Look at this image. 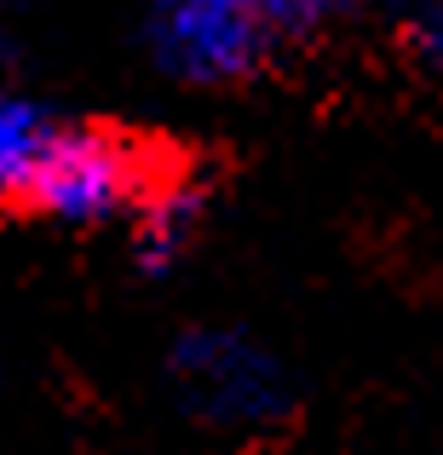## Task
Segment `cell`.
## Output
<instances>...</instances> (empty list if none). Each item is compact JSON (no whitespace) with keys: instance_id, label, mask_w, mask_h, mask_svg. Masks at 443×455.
<instances>
[{"instance_id":"6","label":"cell","mask_w":443,"mask_h":455,"mask_svg":"<svg viewBox=\"0 0 443 455\" xmlns=\"http://www.w3.org/2000/svg\"><path fill=\"white\" fill-rule=\"evenodd\" d=\"M259 18H265V35H317L322 23L340 18L345 0H254Z\"/></svg>"},{"instance_id":"1","label":"cell","mask_w":443,"mask_h":455,"mask_svg":"<svg viewBox=\"0 0 443 455\" xmlns=\"http://www.w3.org/2000/svg\"><path fill=\"white\" fill-rule=\"evenodd\" d=\"M23 196L64 225H104L145 202V162L110 133H46Z\"/></svg>"},{"instance_id":"3","label":"cell","mask_w":443,"mask_h":455,"mask_svg":"<svg viewBox=\"0 0 443 455\" xmlns=\"http://www.w3.org/2000/svg\"><path fill=\"white\" fill-rule=\"evenodd\" d=\"M145 23L162 69L196 87L248 76L265 46V18L254 0H150Z\"/></svg>"},{"instance_id":"4","label":"cell","mask_w":443,"mask_h":455,"mask_svg":"<svg viewBox=\"0 0 443 455\" xmlns=\"http://www.w3.org/2000/svg\"><path fill=\"white\" fill-rule=\"evenodd\" d=\"M41 145H46V122L18 99V92L0 87V196H18L23 190Z\"/></svg>"},{"instance_id":"2","label":"cell","mask_w":443,"mask_h":455,"mask_svg":"<svg viewBox=\"0 0 443 455\" xmlns=\"http://www.w3.org/2000/svg\"><path fill=\"white\" fill-rule=\"evenodd\" d=\"M173 380L185 403L213 427H271L289 415V375L265 346L242 334H190L173 352Z\"/></svg>"},{"instance_id":"7","label":"cell","mask_w":443,"mask_h":455,"mask_svg":"<svg viewBox=\"0 0 443 455\" xmlns=\"http://www.w3.org/2000/svg\"><path fill=\"white\" fill-rule=\"evenodd\" d=\"M409 46H415L426 76L443 81V0H421L409 12Z\"/></svg>"},{"instance_id":"5","label":"cell","mask_w":443,"mask_h":455,"mask_svg":"<svg viewBox=\"0 0 443 455\" xmlns=\"http://www.w3.org/2000/svg\"><path fill=\"white\" fill-rule=\"evenodd\" d=\"M133 213H138V248L155 266H167L196 236V196H185V190H155Z\"/></svg>"}]
</instances>
